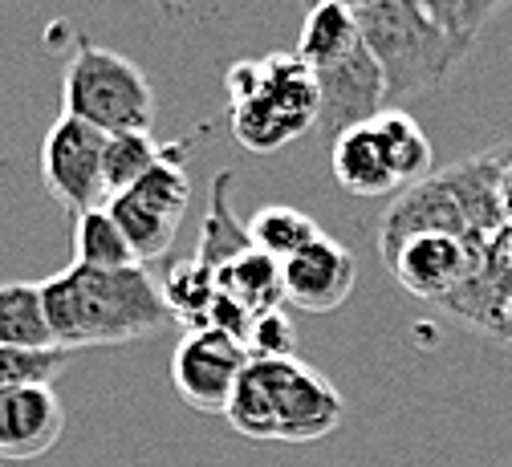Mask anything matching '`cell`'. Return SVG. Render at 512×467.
Segmentation results:
<instances>
[{
    "mask_svg": "<svg viewBox=\"0 0 512 467\" xmlns=\"http://www.w3.org/2000/svg\"><path fill=\"white\" fill-rule=\"evenodd\" d=\"M216 293H220L216 289V273L208 269V264H200L196 256L175 264V269L167 273V285H163V297H167L175 321H187V329L204 325L208 305H212Z\"/></svg>",
    "mask_w": 512,
    "mask_h": 467,
    "instance_id": "obj_21",
    "label": "cell"
},
{
    "mask_svg": "<svg viewBox=\"0 0 512 467\" xmlns=\"http://www.w3.org/2000/svg\"><path fill=\"white\" fill-rule=\"evenodd\" d=\"M183 159H187V147L175 151L171 159H163L155 171H147L135 187L106 199V212L118 220L122 236L131 240L139 264L167 256V248L175 244V232L187 216L191 183H187Z\"/></svg>",
    "mask_w": 512,
    "mask_h": 467,
    "instance_id": "obj_7",
    "label": "cell"
},
{
    "mask_svg": "<svg viewBox=\"0 0 512 467\" xmlns=\"http://www.w3.org/2000/svg\"><path fill=\"white\" fill-rule=\"evenodd\" d=\"M0 346H21V350H53L57 346L49 317H45L41 285H29V281L0 285Z\"/></svg>",
    "mask_w": 512,
    "mask_h": 467,
    "instance_id": "obj_15",
    "label": "cell"
},
{
    "mask_svg": "<svg viewBox=\"0 0 512 467\" xmlns=\"http://www.w3.org/2000/svg\"><path fill=\"white\" fill-rule=\"evenodd\" d=\"M358 281V264L350 248L330 240L326 232L313 244H305L297 256L281 260V285H285V305L301 313H334Z\"/></svg>",
    "mask_w": 512,
    "mask_h": 467,
    "instance_id": "obj_11",
    "label": "cell"
},
{
    "mask_svg": "<svg viewBox=\"0 0 512 467\" xmlns=\"http://www.w3.org/2000/svg\"><path fill=\"white\" fill-rule=\"evenodd\" d=\"M423 5H427V9H431V13H435V0H423Z\"/></svg>",
    "mask_w": 512,
    "mask_h": 467,
    "instance_id": "obj_28",
    "label": "cell"
},
{
    "mask_svg": "<svg viewBox=\"0 0 512 467\" xmlns=\"http://www.w3.org/2000/svg\"><path fill=\"white\" fill-rule=\"evenodd\" d=\"M78 350L53 346V350H21V346H0V394L17 390V386H33L45 382L53 386V378L74 362Z\"/></svg>",
    "mask_w": 512,
    "mask_h": 467,
    "instance_id": "obj_22",
    "label": "cell"
},
{
    "mask_svg": "<svg viewBox=\"0 0 512 467\" xmlns=\"http://www.w3.org/2000/svg\"><path fill=\"white\" fill-rule=\"evenodd\" d=\"M175 151H183L179 143H159L151 130H126V135H106V155H102V171H106V191L118 195L126 187H135L147 171H155L163 159H171ZM106 195V199H110Z\"/></svg>",
    "mask_w": 512,
    "mask_h": 467,
    "instance_id": "obj_16",
    "label": "cell"
},
{
    "mask_svg": "<svg viewBox=\"0 0 512 467\" xmlns=\"http://www.w3.org/2000/svg\"><path fill=\"white\" fill-rule=\"evenodd\" d=\"M61 114L90 122L102 135L151 130L155 90L131 57L82 41L61 74Z\"/></svg>",
    "mask_w": 512,
    "mask_h": 467,
    "instance_id": "obj_6",
    "label": "cell"
},
{
    "mask_svg": "<svg viewBox=\"0 0 512 467\" xmlns=\"http://www.w3.org/2000/svg\"><path fill=\"white\" fill-rule=\"evenodd\" d=\"M317 236H322V228H317L305 212L289 208V204H269L261 208L252 220H248V240L252 248L269 252L273 260H289L297 256L305 244H313Z\"/></svg>",
    "mask_w": 512,
    "mask_h": 467,
    "instance_id": "obj_19",
    "label": "cell"
},
{
    "mask_svg": "<svg viewBox=\"0 0 512 467\" xmlns=\"http://www.w3.org/2000/svg\"><path fill=\"white\" fill-rule=\"evenodd\" d=\"M317 82L322 114L317 130L334 143L342 130L370 122L378 110H387V78H382L374 53L362 41L358 13L342 0H317L305 5L301 37L293 49Z\"/></svg>",
    "mask_w": 512,
    "mask_h": 467,
    "instance_id": "obj_3",
    "label": "cell"
},
{
    "mask_svg": "<svg viewBox=\"0 0 512 467\" xmlns=\"http://www.w3.org/2000/svg\"><path fill=\"white\" fill-rule=\"evenodd\" d=\"M232 139L252 155H273L317 130L322 98L297 53L240 57L224 74Z\"/></svg>",
    "mask_w": 512,
    "mask_h": 467,
    "instance_id": "obj_4",
    "label": "cell"
},
{
    "mask_svg": "<svg viewBox=\"0 0 512 467\" xmlns=\"http://www.w3.org/2000/svg\"><path fill=\"white\" fill-rule=\"evenodd\" d=\"M305 5H317V0H305ZM342 5H350V9H362V5H370V0H342Z\"/></svg>",
    "mask_w": 512,
    "mask_h": 467,
    "instance_id": "obj_27",
    "label": "cell"
},
{
    "mask_svg": "<svg viewBox=\"0 0 512 467\" xmlns=\"http://www.w3.org/2000/svg\"><path fill=\"white\" fill-rule=\"evenodd\" d=\"M102 155H106V135L90 122L61 114L49 126V135L41 143V179L70 216H82L106 204L110 191H106Z\"/></svg>",
    "mask_w": 512,
    "mask_h": 467,
    "instance_id": "obj_9",
    "label": "cell"
},
{
    "mask_svg": "<svg viewBox=\"0 0 512 467\" xmlns=\"http://www.w3.org/2000/svg\"><path fill=\"white\" fill-rule=\"evenodd\" d=\"M387 264L403 289L427 301H447V305L484 269L472 236H452V232H415L387 252Z\"/></svg>",
    "mask_w": 512,
    "mask_h": 467,
    "instance_id": "obj_10",
    "label": "cell"
},
{
    "mask_svg": "<svg viewBox=\"0 0 512 467\" xmlns=\"http://www.w3.org/2000/svg\"><path fill=\"white\" fill-rule=\"evenodd\" d=\"M496 204H500V212H512V171L496 179Z\"/></svg>",
    "mask_w": 512,
    "mask_h": 467,
    "instance_id": "obj_26",
    "label": "cell"
},
{
    "mask_svg": "<svg viewBox=\"0 0 512 467\" xmlns=\"http://www.w3.org/2000/svg\"><path fill=\"white\" fill-rule=\"evenodd\" d=\"M374 118H378V126H382V135H387V147H391V155H395V167H399L403 187L427 183L431 163H435V151H431V139L423 135V126H419L407 110H399V106L378 110Z\"/></svg>",
    "mask_w": 512,
    "mask_h": 467,
    "instance_id": "obj_20",
    "label": "cell"
},
{
    "mask_svg": "<svg viewBox=\"0 0 512 467\" xmlns=\"http://www.w3.org/2000/svg\"><path fill=\"white\" fill-rule=\"evenodd\" d=\"M216 289L228 293L232 301H240L252 317L269 313L285 305V285H281V260H273L261 248H248L236 260H228L216 273Z\"/></svg>",
    "mask_w": 512,
    "mask_h": 467,
    "instance_id": "obj_14",
    "label": "cell"
},
{
    "mask_svg": "<svg viewBox=\"0 0 512 467\" xmlns=\"http://www.w3.org/2000/svg\"><path fill=\"white\" fill-rule=\"evenodd\" d=\"M342 411L334 382L293 354L248 358L224 419L252 443H317L342 427Z\"/></svg>",
    "mask_w": 512,
    "mask_h": 467,
    "instance_id": "obj_2",
    "label": "cell"
},
{
    "mask_svg": "<svg viewBox=\"0 0 512 467\" xmlns=\"http://www.w3.org/2000/svg\"><path fill=\"white\" fill-rule=\"evenodd\" d=\"M74 260L90 264V269H131V264H139L131 240L122 236L106 204L74 216Z\"/></svg>",
    "mask_w": 512,
    "mask_h": 467,
    "instance_id": "obj_17",
    "label": "cell"
},
{
    "mask_svg": "<svg viewBox=\"0 0 512 467\" xmlns=\"http://www.w3.org/2000/svg\"><path fill=\"white\" fill-rule=\"evenodd\" d=\"M41 297L53 338L66 350L122 346L135 338H151L175 321L163 285L147 273V264L90 269V264L74 260L70 269L41 281Z\"/></svg>",
    "mask_w": 512,
    "mask_h": 467,
    "instance_id": "obj_1",
    "label": "cell"
},
{
    "mask_svg": "<svg viewBox=\"0 0 512 467\" xmlns=\"http://www.w3.org/2000/svg\"><path fill=\"white\" fill-rule=\"evenodd\" d=\"M248 358H252L248 346L216 325L187 329L171 354L175 394L200 415H224Z\"/></svg>",
    "mask_w": 512,
    "mask_h": 467,
    "instance_id": "obj_8",
    "label": "cell"
},
{
    "mask_svg": "<svg viewBox=\"0 0 512 467\" xmlns=\"http://www.w3.org/2000/svg\"><path fill=\"white\" fill-rule=\"evenodd\" d=\"M354 13L366 49L387 78V106L439 86L472 53V41L447 29L423 0H370Z\"/></svg>",
    "mask_w": 512,
    "mask_h": 467,
    "instance_id": "obj_5",
    "label": "cell"
},
{
    "mask_svg": "<svg viewBox=\"0 0 512 467\" xmlns=\"http://www.w3.org/2000/svg\"><path fill=\"white\" fill-rule=\"evenodd\" d=\"M228 183H232V175L220 171V179L212 187V208H208V220H204V232H200V252H196V260L208 264L212 273H220L228 260H236L240 252L252 248L248 228L228 208Z\"/></svg>",
    "mask_w": 512,
    "mask_h": 467,
    "instance_id": "obj_18",
    "label": "cell"
},
{
    "mask_svg": "<svg viewBox=\"0 0 512 467\" xmlns=\"http://www.w3.org/2000/svg\"><path fill=\"white\" fill-rule=\"evenodd\" d=\"M500 5H508V0H464V5H460V21H456V33L476 45V33L484 29V21H488Z\"/></svg>",
    "mask_w": 512,
    "mask_h": 467,
    "instance_id": "obj_24",
    "label": "cell"
},
{
    "mask_svg": "<svg viewBox=\"0 0 512 467\" xmlns=\"http://www.w3.org/2000/svg\"><path fill=\"white\" fill-rule=\"evenodd\" d=\"M330 167H334L338 187L350 195H362V199L391 195L403 187L395 155L387 147V135H382L378 118L342 130V135L330 143Z\"/></svg>",
    "mask_w": 512,
    "mask_h": 467,
    "instance_id": "obj_13",
    "label": "cell"
},
{
    "mask_svg": "<svg viewBox=\"0 0 512 467\" xmlns=\"http://www.w3.org/2000/svg\"><path fill=\"white\" fill-rule=\"evenodd\" d=\"M460 5H464V0H435V17L452 33H456V21H460Z\"/></svg>",
    "mask_w": 512,
    "mask_h": 467,
    "instance_id": "obj_25",
    "label": "cell"
},
{
    "mask_svg": "<svg viewBox=\"0 0 512 467\" xmlns=\"http://www.w3.org/2000/svg\"><path fill=\"white\" fill-rule=\"evenodd\" d=\"M66 431V407L53 386L33 382L0 394V459L29 463L57 447Z\"/></svg>",
    "mask_w": 512,
    "mask_h": 467,
    "instance_id": "obj_12",
    "label": "cell"
},
{
    "mask_svg": "<svg viewBox=\"0 0 512 467\" xmlns=\"http://www.w3.org/2000/svg\"><path fill=\"white\" fill-rule=\"evenodd\" d=\"M244 346H248L252 358H293V350H297V329H293L289 313H285V309L256 313Z\"/></svg>",
    "mask_w": 512,
    "mask_h": 467,
    "instance_id": "obj_23",
    "label": "cell"
}]
</instances>
